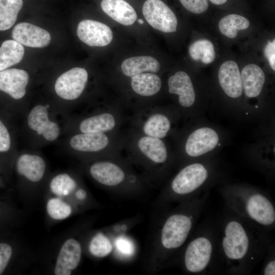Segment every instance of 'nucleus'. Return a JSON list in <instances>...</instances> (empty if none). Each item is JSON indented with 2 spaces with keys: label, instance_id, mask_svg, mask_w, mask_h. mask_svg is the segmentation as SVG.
I'll return each mask as SVG.
<instances>
[{
  "label": "nucleus",
  "instance_id": "f257e3e1",
  "mask_svg": "<svg viewBox=\"0 0 275 275\" xmlns=\"http://www.w3.org/2000/svg\"><path fill=\"white\" fill-rule=\"evenodd\" d=\"M216 228L222 271L228 274L251 273L272 242L269 233L227 208Z\"/></svg>",
  "mask_w": 275,
  "mask_h": 275
},
{
  "label": "nucleus",
  "instance_id": "f03ea898",
  "mask_svg": "<svg viewBox=\"0 0 275 275\" xmlns=\"http://www.w3.org/2000/svg\"><path fill=\"white\" fill-rule=\"evenodd\" d=\"M226 208L260 229L275 227V205L263 189L244 183H224L218 188Z\"/></svg>",
  "mask_w": 275,
  "mask_h": 275
},
{
  "label": "nucleus",
  "instance_id": "7ed1b4c3",
  "mask_svg": "<svg viewBox=\"0 0 275 275\" xmlns=\"http://www.w3.org/2000/svg\"><path fill=\"white\" fill-rule=\"evenodd\" d=\"M209 195L207 191L181 202L179 208L165 218L159 238L163 264L181 252L196 226Z\"/></svg>",
  "mask_w": 275,
  "mask_h": 275
},
{
  "label": "nucleus",
  "instance_id": "20e7f679",
  "mask_svg": "<svg viewBox=\"0 0 275 275\" xmlns=\"http://www.w3.org/2000/svg\"><path fill=\"white\" fill-rule=\"evenodd\" d=\"M184 270L191 274L223 272L216 224L204 222L196 226L181 251Z\"/></svg>",
  "mask_w": 275,
  "mask_h": 275
},
{
  "label": "nucleus",
  "instance_id": "39448f33",
  "mask_svg": "<svg viewBox=\"0 0 275 275\" xmlns=\"http://www.w3.org/2000/svg\"><path fill=\"white\" fill-rule=\"evenodd\" d=\"M223 176L214 158L187 163L173 178L165 196L183 202L209 191Z\"/></svg>",
  "mask_w": 275,
  "mask_h": 275
},
{
  "label": "nucleus",
  "instance_id": "423d86ee",
  "mask_svg": "<svg viewBox=\"0 0 275 275\" xmlns=\"http://www.w3.org/2000/svg\"><path fill=\"white\" fill-rule=\"evenodd\" d=\"M195 119V124L184 142L187 163L214 158L224 146V132L210 123Z\"/></svg>",
  "mask_w": 275,
  "mask_h": 275
},
{
  "label": "nucleus",
  "instance_id": "0eeeda50",
  "mask_svg": "<svg viewBox=\"0 0 275 275\" xmlns=\"http://www.w3.org/2000/svg\"><path fill=\"white\" fill-rule=\"evenodd\" d=\"M217 80L225 98L223 110L238 120L252 119L244 102L240 70L237 63L233 60L223 62L218 69Z\"/></svg>",
  "mask_w": 275,
  "mask_h": 275
},
{
  "label": "nucleus",
  "instance_id": "6e6552de",
  "mask_svg": "<svg viewBox=\"0 0 275 275\" xmlns=\"http://www.w3.org/2000/svg\"><path fill=\"white\" fill-rule=\"evenodd\" d=\"M168 86L169 93L178 96L179 104L190 118L200 117L208 109L207 102L199 97L196 87L187 72L180 70L170 76Z\"/></svg>",
  "mask_w": 275,
  "mask_h": 275
},
{
  "label": "nucleus",
  "instance_id": "1a4fd4ad",
  "mask_svg": "<svg viewBox=\"0 0 275 275\" xmlns=\"http://www.w3.org/2000/svg\"><path fill=\"white\" fill-rule=\"evenodd\" d=\"M274 127L263 130L257 141L245 149V155L250 164L273 180L275 174V141Z\"/></svg>",
  "mask_w": 275,
  "mask_h": 275
},
{
  "label": "nucleus",
  "instance_id": "9d476101",
  "mask_svg": "<svg viewBox=\"0 0 275 275\" xmlns=\"http://www.w3.org/2000/svg\"><path fill=\"white\" fill-rule=\"evenodd\" d=\"M142 12L147 22L155 30L165 33L177 31V17L161 0L146 1L143 5Z\"/></svg>",
  "mask_w": 275,
  "mask_h": 275
},
{
  "label": "nucleus",
  "instance_id": "9b49d317",
  "mask_svg": "<svg viewBox=\"0 0 275 275\" xmlns=\"http://www.w3.org/2000/svg\"><path fill=\"white\" fill-rule=\"evenodd\" d=\"M88 74L83 68L74 67L61 75L57 79L54 89L57 95L66 100H74L84 91Z\"/></svg>",
  "mask_w": 275,
  "mask_h": 275
},
{
  "label": "nucleus",
  "instance_id": "f8f14e48",
  "mask_svg": "<svg viewBox=\"0 0 275 275\" xmlns=\"http://www.w3.org/2000/svg\"><path fill=\"white\" fill-rule=\"evenodd\" d=\"M76 33L79 40L91 47L107 46L113 38V32L108 25L91 19L80 21Z\"/></svg>",
  "mask_w": 275,
  "mask_h": 275
},
{
  "label": "nucleus",
  "instance_id": "ddd939ff",
  "mask_svg": "<svg viewBox=\"0 0 275 275\" xmlns=\"http://www.w3.org/2000/svg\"><path fill=\"white\" fill-rule=\"evenodd\" d=\"M12 35L16 41L33 48L45 47L51 40L50 35L47 31L28 22H21L15 25Z\"/></svg>",
  "mask_w": 275,
  "mask_h": 275
},
{
  "label": "nucleus",
  "instance_id": "4468645a",
  "mask_svg": "<svg viewBox=\"0 0 275 275\" xmlns=\"http://www.w3.org/2000/svg\"><path fill=\"white\" fill-rule=\"evenodd\" d=\"M82 250L74 238L66 240L62 245L57 259L54 272L56 275H70L78 266Z\"/></svg>",
  "mask_w": 275,
  "mask_h": 275
},
{
  "label": "nucleus",
  "instance_id": "2eb2a0df",
  "mask_svg": "<svg viewBox=\"0 0 275 275\" xmlns=\"http://www.w3.org/2000/svg\"><path fill=\"white\" fill-rule=\"evenodd\" d=\"M28 72L22 69L11 68L0 71V90L15 99H20L26 93L29 81Z\"/></svg>",
  "mask_w": 275,
  "mask_h": 275
},
{
  "label": "nucleus",
  "instance_id": "dca6fc26",
  "mask_svg": "<svg viewBox=\"0 0 275 275\" xmlns=\"http://www.w3.org/2000/svg\"><path fill=\"white\" fill-rule=\"evenodd\" d=\"M47 108L43 105L35 106L28 117V124L30 128L43 135L47 141H52L57 139L60 129L57 123L49 120Z\"/></svg>",
  "mask_w": 275,
  "mask_h": 275
},
{
  "label": "nucleus",
  "instance_id": "f3484780",
  "mask_svg": "<svg viewBox=\"0 0 275 275\" xmlns=\"http://www.w3.org/2000/svg\"><path fill=\"white\" fill-rule=\"evenodd\" d=\"M100 6L106 14L121 24L131 25L137 19L134 8L124 0H102Z\"/></svg>",
  "mask_w": 275,
  "mask_h": 275
},
{
  "label": "nucleus",
  "instance_id": "a211bd4d",
  "mask_svg": "<svg viewBox=\"0 0 275 275\" xmlns=\"http://www.w3.org/2000/svg\"><path fill=\"white\" fill-rule=\"evenodd\" d=\"M91 176L100 183L114 186L121 183L124 179L123 170L115 163L101 161L93 164L90 169Z\"/></svg>",
  "mask_w": 275,
  "mask_h": 275
},
{
  "label": "nucleus",
  "instance_id": "6ab92c4d",
  "mask_svg": "<svg viewBox=\"0 0 275 275\" xmlns=\"http://www.w3.org/2000/svg\"><path fill=\"white\" fill-rule=\"evenodd\" d=\"M161 68L159 62L149 56L132 57L125 59L121 65L123 73L132 77L143 73H157Z\"/></svg>",
  "mask_w": 275,
  "mask_h": 275
},
{
  "label": "nucleus",
  "instance_id": "aec40b11",
  "mask_svg": "<svg viewBox=\"0 0 275 275\" xmlns=\"http://www.w3.org/2000/svg\"><path fill=\"white\" fill-rule=\"evenodd\" d=\"M16 168L19 174L32 182H37L43 178L46 164L41 157L25 154L18 158Z\"/></svg>",
  "mask_w": 275,
  "mask_h": 275
},
{
  "label": "nucleus",
  "instance_id": "412c9836",
  "mask_svg": "<svg viewBox=\"0 0 275 275\" xmlns=\"http://www.w3.org/2000/svg\"><path fill=\"white\" fill-rule=\"evenodd\" d=\"M142 152L153 162L160 164L167 163L169 154L164 142L160 139L150 136H144L138 141Z\"/></svg>",
  "mask_w": 275,
  "mask_h": 275
},
{
  "label": "nucleus",
  "instance_id": "4be33fe9",
  "mask_svg": "<svg viewBox=\"0 0 275 275\" xmlns=\"http://www.w3.org/2000/svg\"><path fill=\"white\" fill-rule=\"evenodd\" d=\"M107 136L103 133H82L73 136L70 141L71 147L82 152H97L108 144Z\"/></svg>",
  "mask_w": 275,
  "mask_h": 275
},
{
  "label": "nucleus",
  "instance_id": "5701e85b",
  "mask_svg": "<svg viewBox=\"0 0 275 275\" xmlns=\"http://www.w3.org/2000/svg\"><path fill=\"white\" fill-rule=\"evenodd\" d=\"M131 77V88L134 92L140 95L153 96L158 93L161 89V78L155 73H143Z\"/></svg>",
  "mask_w": 275,
  "mask_h": 275
},
{
  "label": "nucleus",
  "instance_id": "b1692460",
  "mask_svg": "<svg viewBox=\"0 0 275 275\" xmlns=\"http://www.w3.org/2000/svg\"><path fill=\"white\" fill-rule=\"evenodd\" d=\"M24 54L23 46L15 40L3 42L0 47V71L19 63Z\"/></svg>",
  "mask_w": 275,
  "mask_h": 275
},
{
  "label": "nucleus",
  "instance_id": "393cba45",
  "mask_svg": "<svg viewBox=\"0 0 275 275\" xmlns=\"http://www.w3.org/2000/svg\"><path fill=\"white\" fill-rule=\"evenodd\" d=\"M115 124V120L112 114L103 113L83 120L79 129L83 133H99L113 129Z\"/></svg>",
  "mask_w": 275,
  "mask_h": 275
},
{
  "label": "nucleus",
  "instance_id": "a878e982",
  "mask_svg": "<svg viewBox=\"0 0 275 275\" xmlns=\"http://www.w3.org/2000/svg\"><path fill=\"white\" fill-rule=\"evenodd\" d=\"M250 25V21L246 17L238 14H230L219 20L218 26L224 36L234 39L239 31L248 29Z\"/></svg>",
  "mask_w": 275,
  "mask_h": 275
},
{
  "label": "nucleus",
  "instance_id": "bb28decb",
  "mask_svg": "<svg viewBox=\"0 0 275 275\" xmlns=\"http://www.w3.org/2000/svg\"><path fill=\"white\" fill-rule=\"evenodd\" d=\"M188 53L192 60L208 65L216 58L213 43L207 39H199L193 42L188 48Z\"/></svg>",
  "mask_w": 275,
  "mask_h": 275
},
{
  "label": "nucleus",
  "instance_id": "cd10ccee",
  "mask_svg": "<svg viewBox=\"0 0 275 275\" xmlns=\"http://www.w3.org/2000/svg\"><path fill=\"white\" fill-rule=\"evenodd\" d=\"M171 128V121L166 115L157 113L146 121L143 130L147 136L160 139L164 138Z\"/></svg>",
  "mask_w": 275,
  "mask_h": 275
},
{
  "label": "nucleus",
  "instance_id": "c85d7f7f",
  "mask_svg": "<svg viewBox=\"0 0 275 275\" xmlns=\"http://www.w3.org/2000/svg\"><path fill=\"white\" fill-rule=\"evenodd\" d=\"M22 6V0H0V31L14 25Z\"/></svg>",
  "mask_w": 275,
  "mask_h": 275
},
{
  "label": "nucleus",
  "instance_id": "c756f323",
  "mask_svg": "<svg viewBox=\"0 0 275 275\" xmlns=\"http://www.w3.org/2000/svg\"><path fill=\"white\" fill-rule=\"evenodd\" d=\"M76 182L67 174L57 175L50 183L51 192L60 197L68 195L76 188Z\"/></svg>",
  "mask_w": 275,
  "mask_h": 275
},
{
  "label": "nucleus",
  "instance_id": "7c9ffc66",
  "mask_svg": "<svg viewBox=\"0 0 275 275\" xmlns=\"http://www.w3.org/2000/svg\"><path fill=\"white\" fill-rule=\"evenodd\" d=\"M46 210L49 216L56 220L65 219L69 217L72 212L71 206L58 198H52L48 201Z\"/></svg>",
  "mask_w": 275,
  "mask_h": 275
},
{
  "label": "nucleus",
  "instance_id": "2f4dec72",
  "mask_svg": "<svg viewBox=\"0 0 275 275\" xmlns=\"http://www.w3.org/2000/svg\"><path fill=\"white\" fill-rule=\"evenodd\" d=\"M112 250L113 245L111 241L106 236L101 233H97L93 237L89 245L91 253L97 257L107 256Z\"/></svg>",
  "mask_w": 275,
  "mask_h": 275
},
{
  "label": "nucleus",
  "instance_id": "473e14b6",
  "mask_svg": "<svg viewBox=\"0 0 275 275\" xmlns=\"http://www.w3.org/2000/svg\"><path fill=\"white\" fill-rule=\"evenodd\" d=\"M260 273L263 275L275 274V249L272 242L269 245L265 256Z\"/></svg>",
  "mask_w": 275,
  "mask_h": 275
},
{
  "label": "nucleus",
  "instance_id": "72a5a7b5",
  "mask_svg": "<svg viewBox=\"0 0 275 275\" xmlns=\"http://www.w3.org/2000/svg\"><path fill=\"white\" fill-rule=\"evenodd\" d=\"M182 6L189 12L200 14L206 12L209 7L208 0H178Z\"/></svg>",
  "mask_w": 275,
  "mask_h": 275
},
{
  "label": "nucleus",
  "instance_id": "f704fd0d",
  "mask_svg": "<svg viewBox=\"0 0 275 275\" xmlns=\"http://www.w3.org/2000/svg\"><path fill=\"white\" fill-rule=\"evenodd\" d=\"M12 255V249L9 244L0 243V274L5 271Z\"/></svg>",
  "mask_w": 275,
  "mask_h": 275
},
{
  "label": "nucleus",
  "instance_id": "c9c22d12",
  "mask_svg": "<svg viewBox=\"0 0 275 275\" xmlns=\"http://www.w3.org/2000/svg\"><path fill=\"white\" fill-rule=\"evenodd\" d=\"M264 53L271 70L275 71V40L269 41L264 48Z\"/></svg>",
  "mask_w": 275,
  "mask_h": 275
},
{
  "label": "nucleus",
  "instance_id": "e433bc0d",
  "mask_svg": "<svg viewBox=\"0 0 275 275\" xmlns=\"http://www.w3.org/2000/svg\"><path fill=\"white\" fill-rule=\"evenodd\" d=\"M11 141L9 133L0 120V152L7 151L10 147Z\"/></svg>",
  "mask_w": 275,
  "mask_h": 275
},
{
  "label": "nucleus",
  "instance_id": "4c0bfd02",
  "mask_svg": "<svg viewBox=\"0 0 275 275\" xmlns=\"http://www.w3.org/2000/svg\"><path fill=\"white\" fill-rule=\"evenodd\" d=\"M116 246L119 252L125 255H130L134 252L133 245L126 238H118L116 241Z\"/></svg>",
  "mask_w": 275,
  "mask_h": 275
},
{
  "label": "nucleus",
  "instance_id": "58836bf2",
  "mask_svg": "<svg viewBox=\"0 0 275 275\" xmlns=\"http://www.w3.org/2000/svg\"><path fill=\"white\" fill-rule=\"evenodd\" d=\"M75 195L76 198L79 200H84L87 196L86 191L81 189L78 190Z\"/></svg>",
  "mask_w": 275,
  "mask_h": 275
},
{
  "label": "nucleus",
  "instance_id": "ea45409f",
  "mask_svg": "<svg viewBox=\"0 0 275 275\" xmlns=\"http://www.w3.org/2000/svg\"><path fill=\"white\" fill-rule=\"evenodd\" d=\"M215 5H222L225 4L228 0H209Z\"/></svg>",
  "mask_w": 275,
  "mask_h": 275
},
{
  "label": "nucleus",
  "instance_id": "a19ab883",
  "mask_svg": "<svg viewBox=\"0 0 275 275\" xmlns=\"http://www.w3.org/2000/svg\"><path fill=\"white\" fill-rule=\"evenodd\" d=\"M138 22L140 24H143L144 23V21L142 19H139L138 20Z\"/></svg>",
  "mask_w": 275,
  "mask_h": 275
},
{
  "label": "nucleus",
  "instance_id": "79ce46f5",
  "mask_svg": "<svg viewBox=\"0 0 275 275\" xmlns=\"http://www.w3.org/2000/svg\"><path fill=\"white\" fill-rule=\"evenodd\" d=\"M45 106L47 108L49 106V105H45Z\"/></svg>",
  "mask_w": 275,
  "mask_h": 275
}]
</instances>
